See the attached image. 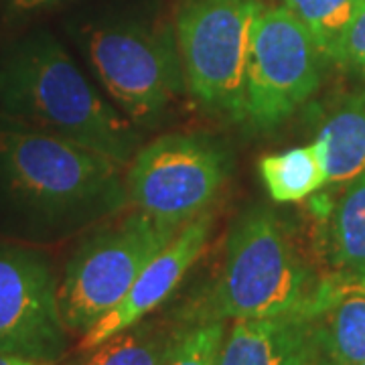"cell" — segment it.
Instances as JSON below:
<instances>
[{
  "mask_svg": "<svg viewBox=\"0 0 365 365\" xmlns=\"http://www.w3.org/2000/svg\"><path fill=\"white\" fill-rule=\"evenodd\" d=\"M260 0H182L175 14L185 88L213 114L244 122L252 33Z\"/></svg>",
  "mask_w": 365,
  "mask_h": 365,
  "instance_id": "obj_5",
  "label": "cell"
},
{
  "mask_svg": "<svg viewBox=\"0 0 365 365\" xmlns=\"http://www.w3.org/2000/svg\"><path fill=\"white\" fill-rule=\"evenodd\" d=\"M325 254L335 278L365 276V173L343 185V193L329 213Z\"/></svg>",
  "mask_w": 365,
  "mask_h": 365,
  "instance_id": "obj_15",
  "label": "cell"
},
{
  "mask_svg": "<svg viewBox=\"0 0 365 365\" xmlns=\"http://www.w3.org/2000/svg\"><path fill=\"white\" fill-rule=\"evenodd\" d=\"M91 67L134 126H155L185 88L173 25L116 21L88 31Z\"/></svg>",
  "mask_w": 365,
  "mask_h": 365,
  "instance_id": "obj_6",
  "label": "cell"
},
{
  "mask_svg": "<svg viewBox=\"0 0 365 365\" xmlns=\"http://www.w3.org/2000/svg\"><path fill=\"white\" fill-rule=\"evenodd\" d=\"M329 292L331 280L317 278L287 223L256 205L232 225L222 274L187 323L307 314Z\"/></svg>",
  "mask_w": 365,
  "mask_h": 365,
  "instance_id": "obj_3",
  "label": "cell"
},
{
  "mask_svg": "<svg viewBox=\"0 0 365 365\" xmlns=\"http://www.w3.org/2000/svg\"><path fill=\"white\" fill-rule=\"evenodd\" d=\"M0 365H57V364H47V361H35V359H29V357H21V355H14V353L0 351Z\"/></svg>",
  "mask_w": 365,
  "mask_h": 365,
  "instance_id": "obj_20",
  "label": "cell"
},
{
  "mask_svg": "<svg viewBox=\"0 0 365 365\" xmlns=\"http://www.w3.org/2000/svg\"><path fill=\"white\" fill-rule=\"evenodd\" d=\"M337 66L349 67L365 79V0L359 2L357 13L345 31Z\"/></svg>",
  "mask_w": 365,
  "mask_h": 365,
  "instance_id": "obj_19",
  "label": "cell"
},
{
  "mask_svg": "<svg viewBox=\"0 0 365 365\" xmlns=\"http://www.w3.org/2000/svg\"><path fill=\"white\" fill-rule=\"evenodd\" d=\"M225 321H195L182 327L169 365H217L225 337Z\"/></svg>",
  "mask_w": 365,
  "mask_h": 365,
  "instance_id": "obj_18",
  "label": "cell"
},
{
  "mask_svg": "<svg viewBox=\"0 0 365 365\" xmlns=\"http://www.w3.org/2000/svg\"><path fill=\"white\" fill-rule=\"evenodd\" d=\"M182 327L143 319L88 351H78L66 365H169Z\"/></svg>",
  "mask_w": 365,
  "mask_h": 365,
  "instance_id": "obj_14",
  "label": "cell"
},
{
  "mask_svg": "<svg viewBox=\"0 0 365 365\" xmlns=\"http://www.w3.org/2000/svg\"><path fill=\"white\" fill-rule=\"evenodd\" d=\"M323 55L313 35L282 4L264 6L252 33L244 122L256 130L284 124L321 86Z\"/></svg>",
  "mask_w": 365,
  "mask_h": 365,
  "instance_id": "obj_8",
  "label": "cell"
},
{
  "mask_svg": "<svg viewBox=\"0 0 365 365\" xmlns=\"http://www.w3.org/2000/svg\"><path fill=\"white\" fill-rule=\"evenodd\" d=\"M211 230L213 217L207 211L185 223L179 234L170 240L169 246H165L146 264V268L134 280L128 294L90 331L81 335L78 351H88L108 337L124 331L126 327L146 319L155 309H158L177 290L185 274L203 256Z\"/></svg>",
  "mask_w": 365,
  "mask_h": 365,
  "instance_id": "obj_10",
  "label": "cell"
},
{
  "mask_svg": "<svg viewBox=\"0 0 365 365\" xmlns=\"http://www.w3.org/2000/svg\"><path fill=\"white\" fill-rule=\"evenodd\" d=\"M179 230L134 209L86 235L59 278V311L69 335H83L110 313Z\"/></svg>",
  "mask_w": 365,
  "mask_h": 365,
  "instance_id": "obj_4",
  "label": "cell"
},
{
  "mask_svg": "<svg viewBox=\"0 0 365 365\" xmlns=\"http://www.w3.org/2000/svg\"><path fill=\"white\" fill-rule=\"evenodd\" d=\"M258 170L276 203H299L329 185L325 163L314 143L262 157Z\"/></svg>",
  "mask_w": 365,
  "mask_h": 365,
  "instance_id": "obj_16",
  "label": "cell"
},
{
  "mask_svg": "<svg viewBox=\"0 0 365 365\" xmlns=\"http://www.w3.org/2000/svg\"><path fill=\"white\" fill-rule=\"evenodd\" d=\"M309 314L232 321L217 365H319L309 339Z\"/></svg>",
  "mask_w": 365,
  "mask_h": 365,
  "instance_id": "obj_11",
  "label": "cell"
},
{
  "mask_svg": "<svg viewBox=\"0 0 365 365\" xmlns=\"http://www.w3.org/2000/svg\"><path fill=\"white\" fill-rule=\"evenodd\" d=\"M364 365H365V364H364Z\"/></svg>",
  "mask_w": 365,
  "mask_h": 365,
  "instance_id": "obj_23",
  "label": "cell"
},
{
  "mask_svg": "<svg viewBox=\"0 0 365 365\" xmlns=\"http://www.w3.org/2000/svg\"><path fill=\"white\" fill-rule=\"evenodd\" d=\"M337 287L343 288V290H357V292H365V276H359V278H351V280H339L335 278Z\"/></svg>",
  "mask_w": 365,
  "mask_h": 365,
  "instance_id": "obj_22",
  "label": "cell"
},
{
  "mask_svg": "<svg viewBox=\"0 0 365 365\" xmlns=\"http://www.w3.org/2000/svg\"><path fill=\"white\" fill-rule=\"evenodd\" d=\"M309 339L319 365L365 364V292L333 288L309 314Z\"/></svg>",
  "mask_w": 365,
  "mask_h": 365,
  "instance_id": "obj_12",
  "label": "cell"
},
{
  "mask_svg": "<svg viewBox=\"0 0 365 365\" xmlns=\"http://www.w3.org/2000/svg\"><path fill=\"white\" fill-rule=\"evenodd\" d=\"M0 116L88 146L124 169L138 150L136 126L96 91L49 33L0 53Z\"/></svg>",
  "mask_w": 365,
  "mask_h": 365,
  "instance_id": "obj_2",
  "label": "cell"
},
{
  "mask_svg": "<svg viewBox=\"0 0 365 365\" xmlns=\"http://www.w3.org/2000/svg\"><path fill=\"white\" fill-rule=\"evenodd\" d=\"M314 144L325 163L329 185H347L365 173V90L341 100L323 120Z\"/></svg>",
  "mask_w": 365,
  "mask_h": 365,
  "instance_id": "obj_13",
  "label": "cell"
},
{
  "mask_svg": "<svg viewBox=\"0 0 365 365\" xmlns=\"http://www.w3.org/2000/svg\"><path fill=\"white\" fill-rule=\"evenodd\" d=\"M232 175L227 146L203 134H167L136 150L126 167L128 205L182 227L205 213Z\"/></svg>",
  "mask_w": 365,
  "mask_h": 365,
  "instance_id": "obj_7",
  "label": "cell"
},
{
  "mask_svg": "<svg viewBox=\"0 0 365 365\" xmlns=\"http://www.w3.org/2000/svg\"><path fill=\"white\" fill-rule=\"evenodd\" d=\"M57 292L59 278L43 250L0 237V351L59 365L69 331Z\"/></svg>",
  "mask_w": 365,
  "mask_h": 365,
  "instance_id": "obj_9",
  "label": "cell"
},
{
  "mask_svg": "<svg viewBox=\"0 0 365 365\" xmlns=\"http://www.w3.org/2000/svg\"><path fill=\"white\" fill-rule=\"evenodd\" d=\"M55 2H59V0H13V9H16V11H37L43 6L55 4Z\"/></svg>",
  "mask_w": 365,
  "mask_h": 365,
  "instance_id": "obj_21",
  "label": "cell"
},
{
  "mask_svg": "<svg viewBox=\"0 0 365 365\" xmlns=\"http://www.w3.org/2000/svg\"><path fill=\"white\" fill-rule=\"evenodd\" d=\"M122 169L98 150L0 116V237L43 246L124 211Z\"/></svg>",
  "mask_w": 365,
  "mask_h": 365,
  "instance_id": "obj_1",
  "label": "cell"
},
{
  "mask_svg": "<svg viewBox=\"0 0 365 365\" xmlns=\"http://www.w3.org/2000/svg\"><path fill=\"white\" fill-rule=\"evenodd\" d=\"M361 0H282L280 4L313 35L325 63H337L345 31Z\"/></svg>",
  "mask_w": 365,
  "mask_h": 365,
  "instance_id": "obj_17",
  "label": "cell"
}]
</instances>
